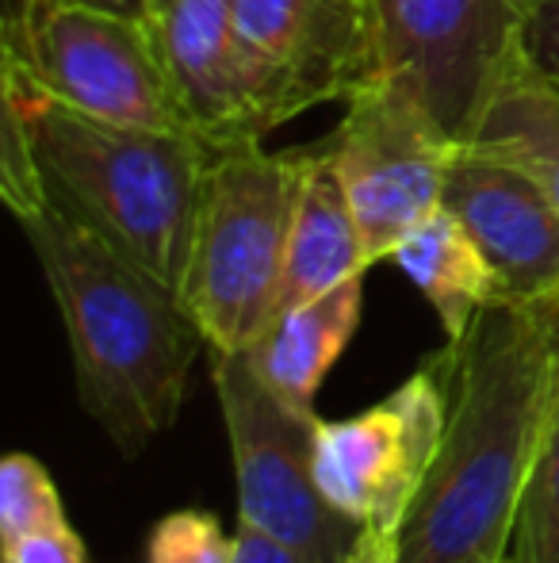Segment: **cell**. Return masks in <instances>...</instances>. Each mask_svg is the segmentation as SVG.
Listing matches in <instances>:
<instances>
[{
	"label": "cell",
	"mask_w": 559,
	"mask_h": 563,
	"mask_svg": "<svg viewBox=\"0 0 559 563\" xmlns=\"http://www.w3.org/2000/svg\"><path fill=\"white\" fill-rule=\"evenodd\" d=\"M448 345L445 445L403 526V563L506 556L559 384V303H487Z\"/></svg>",
	"instance_id": "1"
},
{
	"label": "cell",
	"mask_w": 559,
	"mask_h": 563,
	"mask_svg": "<svg viewBox=\"0 0 559 563\" xmlns=\"http://www.w3.org/2000/svg\"><path fill=\"white\" fill-rule=\"evenodd\" d=\"M31 245L74 353L77 399L123 456L172 430L208 338L180 296L35 180L0 188Z\"/></svg>",
	"instance_id": "2"
},
{
	"label": "cell",
	"mask_w": 559,
	"mask_h": 563,
	"mask_svg": "<svg viewBox=\"0 0 559 563\" xmlns=\"http://www.w3.org/2000/svg\"><path fill=\"white\" fill-rule=\"evenodd\" d=\"M208 146L188 131L115 123L0 69V188L35 180L69 216L177 291Z\"/></svg>",
	"instance_id": "3"
},
{
	"label": "cell",
	"mask_w": 559,
	"mask_h": 563,
	"mask_svg": "<svg viewBox=\"0 0 559 563\" xmlns=\"http://www.w3.org/2000/svg\"><path fill=\"white\" fill-rule=\"evenodd\" d=\"M311 150L234 142L208 150L180 303L208 349H249L277 319L288 238Z\"/></svg>",
	"instance_id": "4"
},
{
	"label": "cell",
	"mask_w": 559,
	"mask_h": 563,
	"mask_svg": "<svg viewBox=\"0 0 559 563\" xmlns=\"http://www.w3.org/2000/svg\"><path fill=\"white\" fill-rule=\"evenodd\" d=\"M0 69L77 112L188 131L149 20L81 0H4Z\"/></svg>",
	"instance_id": "5"
},
{
	"label": "cell",
	"mask_w": 559,
	"mask_h": 563,
	"mask_svg": "<svg viewBox=\"0 0 559 563\" xmlns=\"http://www.w3.org/2000/svg\"><path fill=\"white\" fill-rule=\"evenodd\" d=\"M208 372L231 441L238 521L303 563H337L360 526L337 514L314 479L318 415L283 402L257 376L246 349H208Z\"/></svg>",
	"instance_id": "6"
},
{
	"label": "cell",
	"mask_w": 559,
	"mask_h": 563,
	"mask_svg": "<svg viewBox=\"0 0 559 563\" xmlns=\"http://www.w3.org/2000/svg\"><path fill=\"white\" fill-rule=\"evenodd\" d=\"M326 146L357 216L368 265H380L440 208L448 165L463 142L440 126L411 85L372 74L345 100L342 126Z\"/></svg>",
	"instance_id": "7"
},
{
	"label": "cell",
	"mask_w": 559,
	"mask_h": 563,
	"mask_svg": "<svg viewBox=\"0 0 559 563\" xmlns=\"http://www.w3.org/2000/svg\"><path fill=\"white\" fill-rule=\"evenodd\" d=\"M452 345L425 356L388 399L314 433V479L326 503L357 526L403 533L445 445Z\"/></svg>",
	"instance_id": "8"
},
{
	"label": "cell",
	"mask_w": 559,
	"mask_h": 563,
	"mask_svg": "<svg viewBox=\"0 0 559 563\" xmlns=\"http://www.w3.org/2000/svg\"><path fill=\"white\" fill-rule=\"evenodd\" d=\"M376 74L411 85L456 142L525 46L529 0H372Z\"/></svg>",
	"instance_id": "9"
},
{
	"label": "cell",
	"mask_w": 559,
	"mask_h": 563,
	"mask_svg": "<svg viewBox=\"0 0 559 563\" xmlns=\"http://www.w3.org/2000/svg\"><path fill=\"white\" fill-rule=\"evenodd\" d=\"M261 131L349 100L376 74L372 0H231Z\"/></svg>",
	"instance_id": "10"
},
{
	"label": "cell",
	"mask_w": 559,
	"mask_h": 563,
	"mask_svg": "<svg viewBox=\"0 0 559 563\" xmlns=\"http://www.w3.org/2000/svg\"><path fill=\"white\" fill-rule=\"evenodd\" d=\"M440 208L476 238L499 299L559 303V208L522 165L463 142L448 165Z\"/></svg>",
	"instance_id": "11"
},
{
	"label": "cell",
	"mask_w": 559,
	"mask_h": 563,
	"mask_svg": "<svg viewBox=\"0 0 559 563\" xmlns=\"http://www.w3.org/2000/svg\"><path fill=\"white\" fill-rule=\"evenodd\" d=\"M154 31L185 123L208 150L265 142L231 0H157Z\"/></svg>",
	"instance_id": "12"
},
{
	"label": "cell",
	"mask_w": 559,
	"mask_h": 563,
	"mask_svg": "<svg viewBox=\"0 0 559 563\" xmlns=\"http://www.w3.org/2000/svg\"><path fill=\"white\" fill-rule=\"evenodd\" d=\"M365 242H360L357 216L345 196V185L337 177V165L329 157V146L311 150L303 192H299L295 223L288 238V261H283V284L277 319L283 311L311 303L326 291L342 288L345 280L368 273Z\"/></svg>",
	"instance_id": "13"
},
{
	"label": "cell",
	"mask_w": 559,
	"mask_h": 563,
	"mask_svg": "<svg viewBox=\"0 0 559 563\" xmlns=\"http://www.w3.org/2000/svg\"><path fill=\"white\" fill-rule=\"evenodd\" d=\"M360 307H365V276H353L342 288L311 299V303L283 311L272 319L254 345L246 349L257 376L280 395L283 402L314 415V399L337 364L345 345L360 327Z\"/></svg>",
	"instance_id": "14"
},
{
	"label": "cell",
	"mask_w": 559,
	"mask_h": 563,
	"mask_svg": "<svg viewBox=\"0 0 559 563\" xmlns=\"http://www.w3.org/2000/svg\"><path fill=\"white\" fill-rule=\"evenodd\" d=\"M391 261L433 307L445 341L460 338L487 303H499V280L483 250L448 208H437L422 227H414L395 245Z\"/></svg>",
	"instance_id": "15"
},
{
	"label": "cell",
	"mask_w": 559,
	"mask_h": 563,
	"mask_svg": "<svg viewBox=\"0 0 559 563\" xmlns=\"http://www.w3.org/2000/svg\"><path fill=\"white\" fill-rule=\"evenodd\" d=\"M468 142L522 165L559 208V89L529 66L525 46L499 81Z\"/></svg>",
	"instance_id": "16"
},
{
	"label": "cell",
	"mask_w": 559,
	"mask_h": 563,
	"mask_svg": "<svg viewBox=\"0 0 559 563\" xmlns=\"http://www.w3.org/2000/svg\"><path fill=\"white\" fill-rule=\"evenodd\" d=\"M502 563H559V384L545 438L510 521Z\"/></svg>",
	"instance_id": "17"
},
{
	"label": "cell",
	"mask_w": 559,
	"mask_h": 563,
	"mask_svg": "<svg viewBox=\"0 0 559 563\" xmlns=\"http://www.w3.org/2000/svg\"><path fill=\"white\" fill-rule=\"evenodd\" d=\"M66 521V506L51 472L31 452H8L0 464V541H15Z\"/></svg>",
	"instance_id": "18"
},
{
	"label": "cell",
	"mask_w": 559,
	"mask_h": 563,
	"mask_svg": "<svg viewBox=\"0 0 559 563\" xmlns=\"http://www.w3.org/2000/svg\"><path fill=\"white\" fill-rule=\"evenodd\" d=\"M234 549L215 514L172 510L149 529L146 563H234Z\"/></svg>",
	"instance_id": "19"
},
{
	"label": "cell",
	"mask_w": 559,
	"mask_h": 563,
	"mask_svg": "<svg viewBox=\"0 0 559 563\" xmlns=\"http://www.w3.org/2000/svg\"><path fill=\"white\" fill-rule=\"evenodd\" d=\"M0 544H4L0 563H89L85 560V541L69 521L66 526L35 529V533H23L15 541Z\"/></svg>",
	"instance_id": "20"
},
{
	"label": "cell",
	"mask_w": 559,
	"mask_h": 563,
	"mask_svg": "<svg viewBox=\"0 0 559 563\" xmlns=\"http://www.w3.org/2000/svg\"><path fill=\"white\" fill-rule=\"evenodd\" d=\"M525 58L559 89V0H533L525 20Z\"/></svg>",
	"instance_id": "21"
},
{
	"label": "cell",
	"mask_w": 559,
	"mask_h": 563,
	"mask_svg": "<svg viewBox=\"0 0 559 563\" xmlns=\"http://www.w3.org/2000/svg\"><path fill=\"white\" fill-rule=\"evenodd\" d=\"M337 563H403V533L399 529L360 526Z\"/></svg>",
	"instance_id": "22"
},
{
	"label": "cell",
	"mask_w": 559,
	"mask_h": 563,
	"mask_svg": "<svg viewBox=\"0 0 559 563\" xmlns=\"http://www.w3.org/2000/svg\"><path fill=\"white\" fill-rule=\"evenodd\" d=\"M234 563H303L291 549H283L280 541L265 537L261 529L238 521V533H234Z\"/></svg>",
	"instance_id": "23"
},
{
	"label": "cell",
	"mask_w": 559,
	"mask_h": 563,
	"mask_svg": "<svg viewBox=\"0 0 559 563\" xmlns=\"http://www.w3.org/2000/svg\"><path fill=\"white\" fill-rule=\"evenodd\" d=\"M81 4L112 8V12H123V15H135V20L154 23V0H81Z\"/></svg>",
	"instance_id": "24"
},
{
	"label": "cell",
	"mask_w": 559,
	"mask_h": 563,
	"mask_svg": "<svg viewBox=\"0 0 559 563\" xmlns=\"http://www.w3.org/2000/svg\"><path fill=\"white\" fill-rule=\"evenodd\" d=\"M468 563H502V560H494V556H479V560H468Z\"/></svg>",
	"instance_id": "25"
},
{
	"label": "cell",
	"mask_w": 559,
	"mask_h": 563,
	"mask_svg": "<svg viewBox=\"0 0 559 563\" xmlns=\"http://www.w3.org/2000/svg\"><path fill=\"white\" fill-rule=\"evenodd\" d=\"M154 4H157V0H154Z\"/></svg>",
	"instance_id": "26"
},
{
	"label": "cell",
	"mask_w": 559,
	"mask_h": 563,
	"mask_svg": "<svg viewBox=\"0 0 559 563\" xmlns=\"http://www.w3.org/2000/svg\"><path fill=\"white\" fill-rule=\"evenodd\" d=\"M529 4H533V0H529Z\"/></svg>",
	"instance_id": "27"
}]
</instances>
